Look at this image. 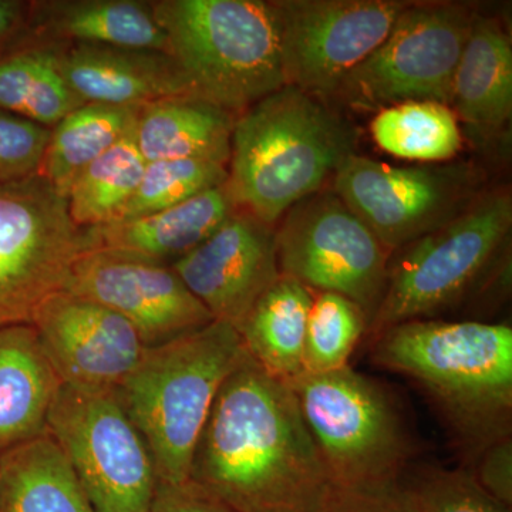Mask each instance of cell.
I'll use <instances>...</instances> for the list:
<instances>
[{"mask_svg":"<svg viewBox=\"0 0 512 512\" xmlns=\"http://www.w3.org/2000/svg\"><path fill=\"white\" fill-rule=\"evenodd\" d=\"M188 480L237 512H312L333 487L288 383L247 352L215 399Z\"/></svg>","mask_w":512,"mask_h":512,"instance_id":"cell-1","label":"cell"},{"mask_svg":"<svg viewBox=\"0 0 512 512\" xmlns=\"http://www.w3.org/2000/svg\"><path fill=\"white\" fill-rule=\"evenodd\" d=\"M372 359L429 393L468 457L511 437L510 326L410 320L376 336Z\"/></svg>","mask_w":512,"mask_h":512,"instance_id":"cell-2","label":"cell"},{"mask_svg":"<svg viewBox=\"0 0 512 512\" xmlns=\"http://www.w3.org/2000/svg\"><path fill=\"white\" fill-rule=\"evenodd\" d=\"M352 154L348 123L311 94L285 86L235 119L225 187L238 211L274 227Z\"/></svg>","mask_w":512,"mask_h":512,"instance_id":"cell-3","label":"cell"},{"mask_svg":"<svg viewBox=\"0 0 512 512\" xmlns=\"http://www.w3.org/2000/svg\"><path fill=\"white\" fill-rule=\"evenodd\" d=\"M244 355L237 328L212 320L147 348L114 392L146 440L158 480L184 483L190 478L192 456L215 399Z\"/></svg>","mask_w":512,"mask_h":512,"instance_id":"cell-4","label":"cell"},{"mask_svg":"<svg viewBox=\"0 0 512 512\" xmlns=\"http://www.w3.org/2000/svg\"><path fill=\"white\" fill-rule=\"evenodd\" d=\"M151 6L194 97L241 114L286 86L278 3L158 0Z\"/></svg>","mask_w":512,"mask_h":512,"instance_id":"cell-5","label":"cell"},{"mask_svg":"<svg viewBox=\"0 0 512 512\" xmlns=\"http://www.w3.org/2000/svg\"><path fill=\"white\" fill-rule=\"evenodd\" d=\"M306 429L336 487L400 483L412 440L393 396L352 367L288 380Z\"/></svg>","mask_w":512,"mask_h":512,"instance_id":"cell-6","label":"cell"},{"mask_svg":"<svg viewBox=\"0 0 512 512\" xmlns=\"http://www.w3.org/2000/svg\"><path fill=\"white\" fill-rule=\"evenodd\" d=\"M511 227L510 195L490 192L443 227L400 248L369 323L373 336L410 320L433 319L473 292L500 256Z\"/></svg>","mask_w":512,"mask_h":512,"instance_id":"cell-7","label":"cell"},{"mask_svg":"<svg viewBox=\"0 0 512 512\" xmlns=\"http://www.w3.org/2000/svg\"><path fill=\"white\" fill-rule=\"evenodd\" d=\"M47 433L72 464L94 511L150 512L156 463L116 393L60 384Z\"/></svg>","mask_w":512,"mask_h":512,"instance_id":"cell-8","label":"cell"},{"mask_svg":"<svg viewBox=\"0 0 512 512\" xmlns=\"http://www.w3.org/2000/svg\"><path fill=\"white\" fill-rule=\"evenodd\" d=\"M82 252L83 228L45 177L0 184V329L30 325Z\"/></svg>","mask_w":512,"mask_h":512,"instance_id":"cell-9","label":"cell"},{"mask_svg":"<svg viewBox=\"0 0 512 512\" xmlns=\"http://www.w3.org/2000/svg\"><path fill=\"white\" fill-rule=\"evenodd\" d=\"M282 218L275 231L281 275L345 296L370 323L386 288L390 252L365 222L333 191L316 192Z\"/></svg>","mask_w":512,"mask_h":512,"instance_id":"cell-10","label":"cell"},{"mask_svg":"<svg viewBox=\"0 0 512 512\" xmlns=\"http://www.w3.org/2000/svg\"><path fill=\"white\" fill-rule=\"evenodd\" d=\"M474 16L461 5L410 3L338 93L353 106L386 109L407 101L451 104L454 76Z\"/></svg>","mask_w":512,"mask_h":512,"instance_id":"cell-11","label":"cell"},{"mask_svg":"<svg viewBox=\"0 0 512 512\" xmlns=\"http://www.w3.org/2000/svg\"><path fill=\"white\" fill-rule=\"evenodd\" d=\"M466 167H397L352 154L333 175V192L389 252L443 227L466 210Z\"/></svg>","mask_w":512,"mask_h":512,"instance_id":"cell-12","label":"cell"},{"mask_svg":"<svg viewBox=\"0 0 512 512\" xmlns=\"http://www.w3.org/2000/svg\"><path fill=\"white\" fill-rule=\"evenodd\" d=\"M281 18L286 86L311 96L338 93L382 45L410 3L399 0H286Z\"/></svg>","mask_w":512,"mask_h":512,"instance_id":"cell-13","label":"cell"},{"mask_svg":"<svg viewBox=\"0 0 512 512\" xmlns=\"http://www.w3.org/2000/svg\"><path fill=\"white\" fill-rule=\"evenodd\" d=\"M62 291L119 313L136 329L146 348L164 345L214 320L173 266L128 252H82Z\"/></svg>","mask_w":512,"mask_h":512,"instance_id":"cell-14","label":"cell"},{"mask_svg":"<svg viewBox=\"0 0 512 512\" xmlns=\"http://www.w3.org/2000/svg\"><path fill=\"white\" fill-rule=\"evenodd\" d=\"M30 325L60 383L90 392H116L136 369L146 345L119 313L59 291Z\"/></svg>","mask_w":512,"mask_h":512,"instance_id":"cell-15","label":"cell"},{"mask_svg":"<svg viewBox=\"0 0 512 512\" xmlns=\"http://www.w3.org/2000/svg\"><path fill=\"white\" fill-rule=\"evenodd\" d=\"M171 266L214 320L235 328L281 278L275 229L244 211Z\"/></svg>","mask_w":512,"mask_h":512,"instance_id":"cell-16","label":"cell"},{"mask_svg":"<svg viewBox=\"0 0 512 512\" xmlns=\"http://www.w3.org/2000/svg\"><path fill=\"white\" fill-rule=\"evenodd\" d=\"M55 49L64 80L84 103L141 107L168 97L194 96L168 53L100 45Z\"/></svg>","mask_w":512,"mask_h":512,"instance_id":"cell-17","label":"cell"},{"mask_svg":"<svg viewBox=\"0 0 512 512\" xmlns=\"http://www.w3.org/2000/svg\"><path fill=\"white\" fill-rule=\"evenodd\" d=\"M235 211L222 185L168 210L83 228L84 251L110 249L171 265L210 238Z\"/></svg>","mask_w":512,"mask_h":512,"instance_id":"cell-18","label":"cell"},{"mask_svg":"<svg viewBox=\"0 0 512 512\" xmlns=\"http://www.w3.org/2000/svg\"><path fill=\"white\" fill-rule=\"evenodd\" d=\"M36 36L69 45H100L168 53V39L151 2L49 0L30 3L28 26Z\"/></svg>","mask_w":512,"mask_h":512,"instance_id":"cell-19","label":"cell"},{"mask_svg":"<svg viewBox=\"0 0 512 512\" xmlns=\"http://www.w3.org/2000/svg\"><path fill=\"white\" fill-rule=\"evenodd\" d=\"M60 384L32 325L0 329V454L47 433Z\"/></svg>","mask_w":512,"mask_h":512,"instance_id":"cell-20","label":"cell"},{"mask_svg":"<svg viewBox=\"0 0 512 512\" xmlns=\"http://www.w3.org/2000/svg\"><path fill=\"white\" fill-rule=\"evenodd\" d=\"M235 119V114L198 97H168L140 107L134 138L146 163L201 160L228 165Z\"/></svg>","mask_w":512,"mask_h":512,"instance_id":"cell-21","label":"cell"},{"mask_svg":"<svg viewBox=\"0 0 512 512\" xmlns=\"http://www.w3.org/2000/svg\"><path fill=\"white\" fill-rule=\"evenodd\" d=\"M451 106L481 136L497 133L510 121L512 47L497 20L474 19L454 76Z\"/></svg>","mask_w":512,"mask_h":512,"instance_id":"cell-22","label":"cell"},{"mask_svg":"<svg viewBox=\"0 0 512 512\" xmlns=\"http://www.w3.org/2000/svg\"><path fill=\"white\" fill-rule=\"evenodd\" d=\"M0 512H96L49 433L0 454Z\"/></svg>","mask_w":512,"mask_h":512,"instance_id":"cell-23","label":"cell"},{"mask_svg":"<svg viewBox=\"0 0 512 512\" xmlns=\"http://www.w3.org/2000/svg\"><path fill=\"white\" fill-rule=\"evenodd\" d=\"M312 302L311 289L281 275L238 325L245 352L268 375L282 382L303 373Z\"/></svg>","mask_w":512,"mask_h":512,"instance_id":"cell-24","label":"cell"},{"mask_svg":"<svg viewBox=\"0 0 512 512\" xmlns=\"http://www.w3.org/2000/svg\"><path fill=\"white\" fill-rule=\"evenodd\" d=\"M140 107L84 103L50 133L39 174L67 197L76 178L133 130Z\"/></svg>","mask_w":512,"mask_h":512,"instance_id":"cell-25","label":"cell"},{"mask_svg":"<svg viewBox=\"0 0 512 512\" xmlns=\"http://www.w3.org/2000/svg\"><path fill=\"white\" fill-rule=\"evenodd\" d=\"M83 104L60 72L55 46L40 43L0 53V109L52 130Z\"/></svg>","mask_w":512,"mask_h":512,"instance_id":"cell-26","label":"cell"},{"mask_svg":"<svg viewBox=\"0 0 512 512\" xmlns=\"http://www.w3.org/2000/svg\"><path fill=\"white\" fill-rule=\"evenodd\" d=\"M146 165L133 127L94 160L70 187L66 198L74 224L89 228L116 221L140 185Z\"/></svg>","mask_w":512,"mask_h":512,"instance_id":"cell-27","label":"cell"},{"mask_svg":"<svg viewBox=\"0 0 512 512\" xmlns=\"http://www.w3.org/2000/svg\"><path fill=\"white\" fill-rule=\"evenodd\" d=\"M377 146L404 160L439 163L453 158L463 144L457 116L436 101H407L386 107L372 121Z\"/></svg>","mask_w":512,"mask_h":512,"instance_id":"cell-28","label":"cell"},{"mask_svg":"<svg viewBox=\"0 0 512 512\" xmlns=\"http://www.w3.org/2000/svg\"><path fill=\"white\" fill-rule=\"evenodd\" d=\"M369 319L355 302L332 292H313L306 326L303 373H326L349 366Z\"/></svg>","mask_w":512,"mask_h":512,"instance_id":"cell-29","label":"cell"},{"mask_svg":"<svg viewBox=\"0 0 512 512\" xmlns=\"http://www.w3.org/2000/svg\"><path fill=\"white\" fill-rule=\"evenodd\" d=\"M227 180V165L211 161L161 160L147 163L140 185L116 221L168 210L202 192L222 187Z\"/></svg>","mask_w":512,"mask_h":512,"instance_id":"cell-30","label":"cell"},{"mask_svg":"<svg viewBox=\"0 0 512 512\" xmlns=\"http://www.w3.org/2000/svg\"><path fill=\"white\" fill-rule=\"evenodd\" d=\"M402 483L416 512H511L485 493L467 468H426Z\"/></svg>","mask_w":512,"mask_h":512,"instance_id":"cell-31","label":"cell"},{"mask_svg":"<svg viewBox=\"0 0 512 512\" xmlns=\"http://www.w3.org/2000/svg\"><path fill=\"white\" fill-rule=\"evenodd\" d=\"M52 130L0 109V184L39 174Z\"/></svg>","mask_w":512,"mask_h":512,"instance_id":"cell-32","label":"cell"},{"mask_svg":"<svg viewBox=\"0 0 512 512\" xmlns=\"http://www.w3.org/2000/svg\"><path fill=\"white\" fill-rule=\"evenodd\" d=\"M312 512H416L406 488L400 483L376 487L346 488L333 485Z\"/></svg>","mask_w":512,"mask_h":512,"instance_id":"cell-33","label":"cell"},{"mask_svg":"<svg viewBox=\"0 0 512 512\" xmlns=\"http://www.w3.org/2000/svg\"><path fill=\"white\" fill-rule=\"evenodd\" d=\"M468 467L481 488L505 507L512 508V439L505 437L485 447Z\"/></svg>","mask_w":512,"mask_h":512,"instance_id":"cell-34","label":"cell"},{"mask_svg":"<svg viewBox=\"0 0 512 512\" xmlns=\"http://www.w3.org/2000/svg\"><path fill=\"white\" fill-rule=\"evenodd\" d=\"M150 512H237L202 490L191 480L168 483L158 480Z\"/></svg>","mask_w":512,"mask_h":512,"instance_id":"cell-35","label":"cell"},{"mask_svg":"<svg viewBox=\"0 0 512 512\" xmlns=\"http://www.w3.org/2000/svg\"><path fill=\"white\" fill-rule=\"evenodd\" d=\"M30 3L0 0V49L28 26Z\"/></svg>","mask_w":512,"mask_h":512,"instance_id":"cell-36","label":"cell"}]
</instances>
